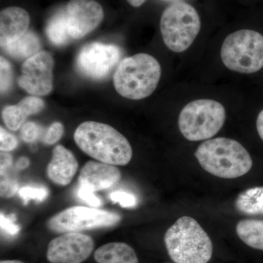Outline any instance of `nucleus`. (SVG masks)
Instances as JSON below:
<instances>
[{
    "label": "nucleus",
    "mask_w": 263,
    "mask_h": 263,
    "mask_svg": "<svg viewBox=\"0 0 263 263\" xmlns=\"http://www.w3.org/2000/svg\"><path fill=\"white\" fill-rule=\"evenodd\" d=\"M74 140L85 154L104 163L126 165L133 157L127 138L104 123L83 122L76 129Z\"/></svg>",
    "instance_id": "nucleus-1"
},
{
    "label": "nucleus",
    "mask_w": 263,
    "mask_h": 263,
    "mask_svg": "<svg viewBox=\"0 0 263 263\" xmlns=\"http://www.w3.org/2000/svg\"><path fill=\"white\" fill-rule=\"evenodd\" d=\"M164 243L174 263H209L214 254L210 236L190 216H182L166 232Z\"/></svg>",
    "instance_id": "nucleus-2"
},
{
    "label": "nucleus",
    "mask_w": 263,
    "mask_h": 263,
    "mask_svg": "<svg viewBox=\"0 0 263 263\" xmlns=\"http://www.w3.org/2000/svg\"><path fill=\"white\" fill-rule=\"evenodd\" d=\"M199 164L206 172L222 179H236L252 169V157L238 141L226 138L207 140L195 153Z\"/></svg>",
    "instance_id": "nucleus-3"
},
{
    "label": "nucleus",
    "mask_w": 263,
    "mask_h": 263,
    "mask_svg": "<svg viewBox=\"0 0 263 263\" xmlns=\"http://www.w3.org/2000/svg\"><path fill=\"white\" fill-rule=\"evenodd\" d=\"M160 77V65L155 57L138 53L124 59L117 66L114 87L123 98L142 100L155 91Z\"/></svg>",
    "instance_id": "nucleus-4"
},
{
    "label": "nucleus",
    "mask_w": 263,
    "mask_h": 263,
    "mask_svg": "<svg viewBox=\"0 0 263 263\" xmlns=\"http://www.w3.org/2000/svg\"><path fill=\"white\" fill-rule=\"evenodd\" d=\"M226 120V108L219 102L208 99L194 100L179 114V130L188 141H205L219 133Z\"/></svg>",
    "instance_id": "nucleus-5"
},
{
    "label": "nucleus",
    "mask_w": 263,
    "mask_h": 263,
    "mask_svg": "<svg viewBox=\"0 0 263 263\" xmlns=\"http://www.w3.org/2000/svg\"><path fill=\"white\" fill-rule=\"evenodd\" d=\"M221 58L234 72L254 73L263 67V35L252 29H240L229 34L223 43Z\"/></svg>",
    "instance_id": "nucleus-6"
},
{
    "label": "nucleus",
    "mask_w": 263,
    "mask_h": 263,
    "mask_svg": "<svg viewBox=\"0 0 263 263\" xmlns=\"http://www.w3.org/2000/svg\"><path fill=\"white\" fill-rule=\"evenodd\" d=\"M200 27L197 10L183 2L170 5L161 17L160 30L164 44L176 53L186 51L191 46Z\"/></svg>",
    "instance_id": "nucleus-7"
},
{
    "label": "nucleus",
    "mask_w": 263,
    "mask_h": 263,
    "mask_svg": "<svg viewBox=\"0 0 263 263\" xmlns=\"http://www.w3.org/2000/svg\"><path fill=\"white\" fill-rule=\"evenodd\" d=\"M122 217L117 213L84 206L65 209L51 217L48 227L55 233H79L117 226Z\"/></svg>",
    "instance_id": "nucleus-8"
},
{
    "label": "nucleus",
    "mask_w": 263,
    "mask_h": 263,
    "mask_svg": "<svg viewBox=\"0 0 263 263\" xmlns=\"http://www.w3.org/2000/svg\"><path fill=\"white\" fill-rule=\"evenodd\" d=\"M121 56L122 51L115 45L89 43L79 51L76 58V67L85 77L102 80L119 65Z\"/></svg>",
    "instance_id": "nucleus-9"
},
{
    "label": "nucleus",
    "mask_w": 263,
    "mask_h": 263,
    "mask_svg": "<svg viewBox=\"0 0 263 263\" xmlns=\"http://www.w3.org/2000/svg\"><path fill=\"white\" fill-rule=\"evenodd\" d=\"M54 60L48 51H40L25 60L18 85L33 96H46L53 90Z\"/></svg>",
    "instance_id": "nucleus-10"
},
{
    "label": "nucleus",
    "mask_w": 263,
    "mask_h": 263,
    "mask_svg": "<svg viewBox=\"0 0 263 263\" xmlns=\"http://www.w3.org/2000/svg\"><path fill=\"white\" fill-rule=\"evenodd\" d=\"M95 248L89 235L71 232L53 238L48 246L46 257L51 263H82Z\"/></svg>",
    "instance_id": "nucleus-11"
},
{
    "label": "nucleus",
    "mask_w": 263,
    "mask_h": 263,
    "mask_svg": "<svg viewBox=\"0 0 263 263\" xmlns=\"http://www.w3.org/2000/svg\"><path fill=\"white\" fill-rule=\"evenodd\" d=\"M65 15L71 38L79 40L100 25L104 12L95 0H70L66 6Z\"/></svg>",
    "instance_id": "nucleus-12"
},
{
    "label": "nucleus",
    "mask_w": 263,
    "mask_h": 263,
    "mask_svg": "<svg viewBox=\"0 0 263 263\" xmlns=\"http://www.w3.org/2000/svg\"><path fill=\"white\" fill-rule=\"evenodd\" d=\"M121 179L122 174L116 165L89 161L81 169L79 185L95 193L111 188L117 184Z\"/></svg>",
    "instance_id": "nucleus-13"
},
{
    "label": "nucleus",
    "mask_w": 263,
    "mask_h": 263,
    "mask_svg": "<svg viewBox=\"0 0 263 263\" xmlns=\"http://www.w3.org/2000/svg\"><path fill=\"white\" fill-rule=\"evenodd\" d=\"M78 168V161L70 150L61 145L53 148L47 167V176L52 182L60 186H67L73 179Z\"/></svg>",
    "instance_id": "nucleus-14"
},
{
    "label": "nucleus",
    "mask_w": 263,
    "mask_h": 263,
    "mask_svg": "<svg viewBox=\"0 0 263 263\" xmlns=\"http://www.w3.org/2000/svg\"><path fill=\"white\" fill-rule=\"evenodd\" d=\"M30 17L23 8L10 7L0 13V43L5 46L18 39L28 31Z\"/></svg>",
    "instance_id": "nucleus-15"
},
{
    "label": "nucleus",
    "mask_w": 263,
    "mask_h": 263,
    "mask_svg": "<svg viewBox=\"0 0 263 263\" xmlns=\"http://www.w3.org/2000/svg\"><path fill=\"white\" fill-rule=\"evenodd\" d=\"M97 263H139L135 249L124 242L105 243L95 251Z\"/></svg>",
    "instance_id": "nucleus-16"
},
{
    "label": "nucleus",
    "mask_w": 263,
    "mask_h": 263,
    "mask_svg": "<svg viewBox=\"0 0 263 263\" xmlns=\"http://www.w3.org/2000/svg\"><path fill=\"white\" fill-rule=\"evenodd\" d=\"M2 48L13 58L16 60H27L40 52L41 41L35 33L32 31H27L18 39L2 46Z\"/></svg>",
    "instance_id": "nucleus-17"
},
{
    "label": "nucleus",
    "mask_w": 263,
    "mask_h": 263,
    "mask_svg": "<svg viewBox=\"0 0 263 263\" xmlns=\"http://www.w3.org/2000/svg\"><path fill=\"white\" fill-rule=\"evenodd\" d=\"M237 235L250 248L263 251V220L246 219L238 221Z\"/></svg>",
    "instance_id": "nucleus-18"
},
{
    "label": "nucleus",
    "mask_w": 263,
    "mask_h": 263,
    "mask_svg": "<svg viewBox=\"0 0 263 263\" xmlns=\"http://www.w3.org/2000/svg\"><path fill=\"white\" fill-rule=\"evenodd\" d=\"M235 207L245 215L263 216V186L249 188L240 193L235 200Z\"/></svg>",
    "instance_id": "nucleus-19"
},
{
    "label": "nucleus",
    "mask_w": 263,
    "mask_h": 263,
    "mask_svg": "<svg viewBox=\"0 0 263 263\" xmlns=\"http://www.w3.org/2000/svg\"><path fill=\"white\" fill-rule=\"evenodd\" d=\"M48 40L57 46H63L72 41L67 28L65 10L57 12L48 21L46 27Z\"/></svg>",
    "instance_id": "nucleus-20"
},
{
    "label": "nucleus",
    "mask_w": 263,
    "mask_h": 263,
    "mask_svg": "<svg viewBox=\"0 0 263 263\" xmlns=\"http://www.w3.org/2000/svg\"><path fill=\"white\" fill-rule=\"evenodd\" d=\"M2 117L6 127L13 131L22 128L28 117L18 104L5 107L2 111Z\"/></svg>",
    "instance_id": "nucleus-21"
},
{
    "label": "nucleus",
    "mask_w": 263,
    "mask_h": 263,
    "mask_svg": "<svg viewBox=\"0 0 263 263\" xmlns=\"http://www.w3.org/2000/svg\"><path fill=\"white\" fill-rule=\"evenodd\" d=\"M48 190L45 186H24L18 190V195L24 204L28 203L29 200L42 202L48 196Z\"/></svg>",
    "instance_id": "nucleus-22"
},
{
    "label": "nucleus",
    "mask_w": 263,
    "mask_h": 263,
    "mask_svg": "<svg viewBox=\"0 0 263 263\" xmlns=\"http://www.w3.org/2000/svg\"><path fill=\"white\" fill-rule=\"evenodd\" d=\"M0 89L2 95L5 94L13 84V72L12 66L8 60L3 57L0 59Z\"/></svg>",
    "instance_id": "nucleus-23"
},
{
    "label": "nucleus",
    "mask_w": 263,
    "mask_h": 263,
    "mask_svg": "<svg viewBox=\"0 0 263 263\" xmlns=\"http://www.w3.org/2000/svg\"><path fill=\"white\" fill-rule=\"evenodd\" d=\"M27 117L42 111L45 107L44 101L37 96H29L24 98L18 103Z\"/></svg>",
    "instance_id": "nucleus-24"
},
{
    "label": "nucleus",
    "mask_w": 263,
    "mask_h": 263,
    "mask_svg": "<svg viewBox=\"0 0 263 263\" xmlns=\"http://www.w3.org/2000/svg\"><path fill=\"white\" fill-rule=\"evenodd\" d=\"M41 133V127L35 122L25 123L21 128V137L24 142L32 143L37 141Z\"/></svg>",
    "instance_id": "nucleus-25"
},
{
    "label": "nucleus",
    "mask_w": 263,
    "mask_h": 263,
    "mask_svg": "<svg viewBox=\"0 0 263 263\" xmlns=\"http://www.w3.org/2000/svg\"><path fill=\"white\" fill-rule=\"evenodd\" d=\"M64 133V127L62 123L54 122L48 128L43 137V142L47 145H53L61 139Z\"/></svg>",
    "instance_id": "nucleus-26"
},
{
    "label": "nucleus",
    "mask_w": 263,
    "mask_h": 263,
    "mask_svg": "<svg viewBox=\"0 0 263 263\" xmlns=\"http://www.w3.org/2000/svg\"><path fill=\"white\" fill-rule=\"evenodd\" d=\"M18 140L13 135L0 127V150L1 152H9L18 146Z\"/></svg>",
    "instance_id": "nucleus-27"
},
{
    "label": "nucleus",
    "mask_w": 263,
    "mask_h": 263,
    "mask_svg": "<svg viewBox=\"0 0 263 263\" xmlns=\"http://www.w3.org/2000/svg\"><path fill=\"white\" fill-rule=\"evenodd\" d=\"M109 197L112 202L120 204L123 208L134 207L137 204L136 197L125 192H114L109 195Z\"/></svg>",
    "instance_id": "nucleus-28"
},
{
    "label": "nucleus",
    "mask_w": 263,
    "mask_h": 263,
    "mask_svg": "<svg viewBox=\"0 0 263 263\" xmlns=\"http://www.w3.org/2000/svg\"><path fill=\"white\" fill-rule=\"evenodd\" d=\"M3 179H1V196L5 198L11 197L18 191V184L15 179H12L6 175L1 176Z\"/></svg>",
    "instance_id": "nucleus-29"
},
{
    "label": "nucleus",
    "mask_w": 263,
    "mask_h": 263,
    "mask_svg": "<svg viewBox=\"0 0 263 263\" xmlns=\"http://www.w3.org/2000/svg\"><path fill=\"white\" fill-rule=\"evenodd\" d=\"M77 195L81 200H84L88 205L93 207H99L102 205V200L97 196L95 192L84 186H79L77 190Z\"/></svg>",
    "instance_id": "nucleus-30"
},
{
    "label": "nucleus",
    "mask_w": 263,
    "mask_h": 263,
    "mask_svg": "<svg viewBox=\"0 0 263 263\" xmlns=\"http://www.w3.org/2000/svg\"><path fill=\"white\" fill-rule=\"evenodd\" d=\"M15 216L14 214H10L9 216H5L1 213L0 214V226L1 229L8 234L14 235L20 231V227L15 223Z\"/></svg>",
    "instance_id": "nucleus-31"
},
{
    "label": "nucleus",
    "mask_w": 263,
    "mask_h": 263,
    "mask_svg": "<svg viewBox=\"0 0 263 263\" xmlns=\"http://www.w3.org/2000/svg\"><path fill=\"white\" fill-rule=\"evenodd\" d=\"M1 159H0V171H1V176L8 174L12 163H13V159L12 156L8 152H1Z\"/></svg>",
    "instance_id": "nucleus-32"
},
{
    "label": "nucleus",
    "mask_w": 263,
    "mask_h": 263,
    "mask_svg": "<svg viewBox=\"0 0 263 263\" xmlns=\"http://www.w3.org/2000/svg\"><path fill=\"white\" fill-rule=\"evenodd\" d=\"M257 129L259 137L263 141V110L259 114L257 119Z\"/></svg>",
    "instance_id": "nucleus-33"
},
{
    "label": "nucleus",
    "mask_w": 263,
    "mask_h": 263,
    "mask_svg": "<svg viewBox=\"0 0 263 263\" xmlns=\"http://www.w3.org/2000/svg\"><path fill=\"white\" fill-rule=\"evenodd\" d=\"M29 165V160L27 157H21L18 161H17L15 167L18 170H24L28 167Z\"/></svg>",
    "instance_id": "nucleus-34"
},
{
    "label": "nucleus",
    "mask_w": 263,
    "mask_h": 263,
    "mask_svg": "<svg viewBox=\"0 0 263 263\" xmlns=\"http://www.w3.org/2000/svg\"><path fill=\"white\" fill-rule=\"evenodd\" d=\"M127 1L132 6L138 8V7H141L146 0H127Z\"/></svg>",
    "instance_id": "nucleus-35"
},
{
    "label": "nucleus",
    "mask_w": 263,
    "mask_h": 263,
    "mask_svg": "<svg viewBox=\"0 0 263 263\" xmlns=\"http://www.w3.org/2000/svg\"><path fill=\"white\" fill-rule=\"evenodd\" d=\"M0 263H24L22 261L17 260V259H6V260H2Z\"/></svg>",
    "instance_id": "nucleus-36"
},
{
    "label": "nucleus",
    "mask_w": 263,
    "mask_h": 263,
    "mask_svg": "<svg viewBox=\"0 0 263 263\" xmlns=\"http://www.w3.org/2000/svg\"><path fill=\"white\" fill-rule=\"evenodd\" d=\"M173 263H174V262H173Z\"/></svg>",
    "instance_id": "nucleus-37"
}]
</instances>
